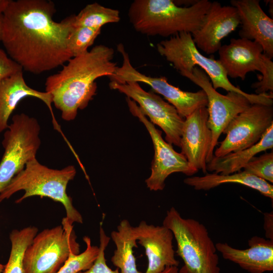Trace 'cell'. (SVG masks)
Masks as SVG:
<instances>
[{
	"label": "cell",
	"instance_id": "obj_10",
	"mask_svg": "<svg viewBox=\"0 0 273 273\" xmlns=\"http://www.w3.org/2000/svg\"><path fill=\"white\" fill-rule=\"evenodd\" d=\"M117 50L122 55L123 62L121 66L118 67L113 75L109 77L111 81L124 83L131 81L149 85L172 105L184 119L196 110L207 106V96L202 89L196 92L182 90L170 84L165 77H154L143 74L131 65L129 55L122 43L118 44Z\"/></svg>",
	"mask_w": 273,
	"mask_h": 273
},
{
	"label": "cell",
	"instance_id": "obj_30",
	"mask_svg": "<svg viewBox=\"0 0 273 273\" xmlns=\"http://www.w3.org/2000/svg\"><path fill=\"white\" fill-rule=\"evenodd\" d=\"M260 73L258 81L251 85L252 88L255 89V94H273V62L264 54Z\"/></svg>",
	"mask_w": 273,
	"mask_h": 273
},
{
	"label": "cell",
	"instance_id": "obj_37",
	"mask_svg": "<svg viewBox=\"0 0 273 273\" xmlns=\"http://www.w3.org/2000/svg\"><path fill=\"white\" fill-rule=\"evenodd\" d=\"M5 265L3 264L0 262V273H4Z\"/></svg>",
	"mask_w": 273,
	"mask_h": 273
},
{
	"label": "cell",
	"instance_id": "obj_3",
	"mask_svg": "<svg viewBox=\"0 0 273 273\" xmlns=\"http://www.w3.org/2000/svg\"><path fill=\"white\" fill-rule=\"evenodd\" d=\"M211 3L198 0L187 7L176 5L173 0H135L129 8L128 16L134 29L148 36L193 34L200 28Z\"/></svg>",
	"mask_w": 273,
	"mask_h": 273
},
{
	"label": "cell",
	"instance_id": "obj_13",
	"mask_svg": "<svg viewBox=\"0 0 273 273\" xmlns=\"http://www.w3.org/2000/svg\"><path fill=\"white\" fill-rule=\"evenodd\" d=\"M126 102L130 112L146 126L153 144L154 156L151 173L145 180L148 188L154 191L163 190L166 179L173 173L181 172L188 176L194 175L184 155L176 152L171 144L163 140L162 132L147 118L136 103L127 97Z\"/></svg>",
	"mask_w": 273,
	"mask_h": 273
},
{
	"label": "cell",
	"instance_id": "obj_9",
	"mask_svg": "<svg viewBox=\"0 0 273 273\" xmlns=\"http://www.w3.org/2000/svg\"><path fill=\"white\" fill-rule=\"evenodd\" d=\"M180 74L200 86L207 96L208 125L212 134L210 148L206 158L207 163L213 158L218 139L228 124L252 104L242 94L229 92L224 95L218 93L213 88L207 75L198 67H194L191 73Z\"/></svg>",
	"mask_w": 273,
	"mask_h": 273
},
{
	"label": "cell",
	"instance_id": "obj_15",
	"mask_svg": "<svg viewBox=\"0 0 273 273\" xmlns=\"http://www.w3.org/2000/svg\"><path fill=\"white\" fill-rule=\"evenodd\" d=\"M240 19L235 7L211 2L200 28L192 34L198 49L208 55L217 52L221 40L240 25Z\"/></svg>",
	"mask_w": 273,
	"mask_h": 273
},
{
	"label": "cell",
	"instance_id": "obj_2",
	"mask_svg": "<svg viewBox=\"0 0 273 273\" xmlns=\"http://www.w3.org/2000/svg\"><path fill=\"white\" fill-rule=\"evenodd\" d=\"M114 54L113 49L97 45L71 58L60 71L46 78L45 91L63 120H74L78 110L87 106L96 94L98 78L113 75L118 67L112 61Z\"/></svg>",
	"mask_w": 273,
	"mask_h": 273
},
{
	"label": "cell",
	"instance_id": "obj_36",
	"mask_svg": "<svg viewBox=\"0 0 273 273\" xmlns=\"http://www.w3.org/2000/svg\"><path fill=\"white\" fill-rule=\"evenodd\" d=\"M3 21V14H0V41H1V39H2Z\"/></svg>",
	"mask_w": 273,
	"mask_h": 273
},
{
	"label": "cell",
	"instance_id": "obj_28",
	"mask_svg": "<svg viewBox=\"0 0 273 273\" xmlns=\"http://www.w3.org/2000/svg\"><path fill=\"white\" fill-rule=\"evenodd\" d=\"M244 171L273 183V152H265L259 157H253L243 168Z\"/></svg>",
	"mask_w": 273,
	"mask_h": 273
},
{
	"label": "cell",
	"instance_id": "obj_27",
	"mask_svg": "<svg viewBox=\"0 0 273 273\" xmlns=\"http://www.w3.org/2000/svg\"><path fill=\"white\" fill-rule=\"evenodd\" d=\"M101 31V28L74 26L68 42L69 49L72 57L79 56L87 51Z\"/></svg>",
	"mask_w": 273,
	"mask_h": 273
},
{
	"label": "cell",
	"instance_id": "obj_29",
	"mask_svg": "<svg viewBox=\"0 0 273 273\" xmlns=\"http://www.w3.org/2000/svg\"><path fill=\"white\" fill-rule=\"evenodd\" d=\"M100 245L98 256L93 264L87 269L78 273H120L118 268L111 269L107 264L105 251L110 242V238L106 234L102 222L99 230Z\"/></svg>",
	"mask_w": 273,
	"mask_h": 273
},
{
	"label": "cell",
	"instance_id": "obj_16",
	"mask_svg": "<svg viewBox=\"0 0 273 273\" xmlns=\"http://www.w3.org/2000/svg\"><path fill=\"white\" fill-rule=\"evenodd\" d=\"M135 238L145 250L148 266L145 273H160L168 266H178L173 248V235L164 225L149 224L141 221L133 226Z\"/></svg>",
	"mask_w": 273,
	"mask_h": 273
},
{
	"label": "cell",
	"instance_id": "obj_18",
	"mask_svg": "<svg viewBox=\"0 0 273 273\" xmlns=\"http://www.w3.org/2000/svg\"><path fill=\"white\" fill-rule=\"evenodd\" d=\"M218 52V60L228 77L244 80L249 72L261 71L263 50L255 41L233 38L229 44L221 45Z\"/></svg>",
	"mask_w": 273,
	"mask_h": 273
},
{
	"label": "cell",
	"instance_id": "obj_25",
	"mask_svg": "<svg viewBox=\"0 0 273 273\" xmlns=\"http://www.w3.org/2000/svg\"><path fill=\"white\" fill-rule=\"evenodd\" d=\"M120 19L118 10L105 7L97 3L87 5L76 15L74 26L101 28L108 23H117Z\"/></svg>",
	"mask_w": 273,
	"mask_h": 273
},
{
	"label": "cell",
	"instance_id": "obj_20",
	"mask_svg": "<svg viewBox=\"0 0 273 273\" xmlns=\"http://www.w3.org/2000/svg\"><path fill=\"white\" fill-rule=\"evenodd\" d=\"M27 97H35L43 102L55 122L52 108L51 95L46 91L40 92L28 86L21 70L0 81V133L8 128L10 117L19 103Z\"/></svg>",
	"mask_w": 273,
	"mask_h": 273
},
{
	"label": "cell",
	"instance_id": "obj_4",
	"mask_svg": "<svg viewBox=\"0 0 273 273\" xmlns=\"http://www.w3.org/2000/svg\"><path fill=\"white\" fill-rule=\"evenodd\" d=\"M76 174L73 165H68L61 169H53L41 164L35 158L29 161L0 193V203L9 199L17 192L23 190L24 195L15 203H20L32 196L47 197L64 206L66 217L70 223H82V217L74 207L72 199L66 191L69 182L74 179Z\"/></svg>",
	"mask_w": 273,
	"mask_h": 273
},
{
	"label": "cell",
	"instance_id": "obj_11",
	"mask_svg": "<svg viewBox=\"0 0 273 273\" xmlns=\"http://www.w3.org/2000/svg\"><path fill=\"white\" fill-rule=\"evenodd\" d=\"M273 125V106L251 104L239 113L223 131L226 134L213 152L216 157L240 151L256 144Z\"/></svg>",
	"mask_w": 273,
	"mask_h": 273
},
{
	"label": "cell",
	"instance_id": "obj_5",
	"mask_svg": "<svg viewBox=\"0 0 273 273\" xmlns=\"http://www.w3.org/2000/svg\"><path fill=\"white\" fill-rule=\"evenodd\" d=\"M157 50L180 73H191L194 67H199L207 75L214 89L222 88L228 92L242 94L252 104L273 105L272 95L249 94L233 85L218 60L202 55L190 33L181 32L160 41L157 44Z\"/></svg>",
	"mask_w": 273,
	"mask_h": 273
},
{
	"label": "cell",
	"instance_id": "obj_1",
	"mask_svg": "<svg viewBox=\"0 0 273 273\" xmlns=\"http://www.w3.org/2000/svg\"><path fill=\"white\" fill-rule=\"evenodd\" d=\"M56 11L49 0H11L3 14L1 42L23 71L40 74L73 58L68 42L75 15L58 22Z\"/></svg>",
	"mask_w": 273,
	"mask_h": 273
},
{
	"label": "cell",
	"instance_id": "obj_7",
	"mask_svg": "<svg viewBox=\"0 0 273 273\" xmlns=\"http://www.w3.org/2000/svg\"><path fill=\"white\" fill-rule=\"evenodd\" d=\"M80 245L66 217L62 224L37 234L23 257L24 273H55L71 254L80 253Z\"/></svg>",
	"mask_w": 273,
	"mask_h": 273
},
{
	"label": "cell",
	"instance_id": "obj_14",
	"mask_svg": "<svg viewBox=\"0 0 273 273\" xmlns=\"http://www.w3.org/2000/svg\"><path fill=\"white\" fill-rule=\"evenodd\" d=\"M208 118L205 107L196 110L184 119L180 148L194 174L200 170L205 174L207 172L206 158L212 137Z\"/></svg>",
	"mask_w": 273,
	"mask_h": 273
},
{
	"label": "cell",
	"instance_id": "obj_22",
	"mask_svg": "<svg viewBox=\"0 0 273 273\" xmlns=\"http://www.w3.org/2000/svg\"><path fill=\"white\" fill-rule=\"evenodd\" d=\"M273 148V125L270 126L260 140L251 147L224 156H213L207 163V171L220 174H229L241 171L258 153Z\"/></svg>",
	"mask_w": 273,
	"mask_h": 273
},
{
	"label": "cell",
	"instance_id": "obj_19",
	"mask_svg": "<svg viewBox=\"0 0 273 273\" xmlns=\"http://www.w3.org/2000/svg\"><path fill=\"white\" fill-rule=\"evenodd\" d=\"M249 248L239 249L226 243H217L216 249L225 259L238 264L250 273L273 270V240L254 236L248 241Z\"/></svg>",
	"mask_w": 273,
	"mask_h": 273
},
{
	"label": "cell",
	"instance_id": "obj_8",
	"mask_svg": "<svg viewBox=\"0 0 273 273\" xmlns=\"http://www.w3.org/2000/svg\"><path fill=\"white\" fill-rule=\"evenodd\" d=\"M40 130L35 118L24 113L13 116L2 142L4 153L0 161V193L36 158L41 144Z\"/></svg>",
	"mask_w": 273,
	"mask_h": 273
},
{
	"label": "cell",
	"instance_id": "obj_31",
	"mask_svg": "<svg viewBox=\"0 0 273 273\" xmlns=\"http://www.w3.org/2000/svg\"><path fill=\"white\" fill-rule=\"evenodd\" d=\"M21 70L22 68L0 48V81Z\"/></svg>",
	"mask_w": 273,
	"mask_h": 273
},
{
	"label": "cell",
	"instance_id": "obj_34",
	"mask_svg": "<svg viewBox=\"0 0 273 273\" xmlns=\"http://www.w3.org/2000/svg\"><path fill=\"white\" fill-rule=\"evenodd\" d=\"M11 0H0V14H3Z\"/></svg>",
	"mask_w": 273,
	"mask_h": 273
},
{
	"label": "cell",
	"instance_id": "obj_6",
	"mask_svg": "<svg viewBox=\"0 0 273 273\" xmlns=\"http://www.w3.org/2000/svg\"><path fill=\"white\" fill-rule=\"evenodd\" d=\"M162 225L172 232L176 253L184 262L178 273H220L215 245L203 224L183 217L172 207L167 211Z\"/></svg>",
	"mask_w": 273,
	"mask_h": 273
},
{
	"label": "cell",
	"instance_id": "obj_26",
	"mask_svg": "<svg viewBox=\"0 0 273 273\" xmlns=\"http://www.w3.org/2000/svg\"><path fill=\"white\" fill-rule=\"evenodd\" d=\"M83 240L86 249L78 254H71L64 264L55 273H78L88 269L97 259L99 248L93 245L88 236H84Z\"/></svg>",
	"mask_w": 273,
	"mask_h": 273
},
{
	"label": "cell",
	"instance_id": "obj_17",
	"mask_svg": "<svg viewBox=\"0 0 273 273\" xmlns=\"http://www.w3.org/2000/svg\"><path fill=\"white\" fill-rule=\"evenodd\" d=\"M240 19V38L255 41L262 48L263 54L273 57V19L261 8L259 0H232Z\"/></svg>",
	"mask_w": 273,
	"mask_h": 273
},
{
	"label": "cell",
	"instance_id": "obj_33",
	"mask_svg": "<svg viewBox=\"0 0 273 273\" xmlns=\"http://www.w3.org/2000/svg\"><path fill=\"white\" fill-rule=\"evenodd\" d=\"M179 270L177 266H171L166 267L160 273H178Z\"/></svg>",
	"mask_w": 273,
	"mask_h": 273
},
{
	"label": "cell",
	"instance_id": "obj_32",
	"mask_svg": "<svg viewBox=\"0 0 273 273\" xmlns=\"http://www.w3.org/2000/svg\"><path fill=\"white\" fill-rule=\"evenodd\" d=\"M264 228L265 231L266 239L273 240L272 235V213H267L264 214Z\"/></svg>",
	"mask_w": 273,
	"mask_h": 273
},
{
	"label": "cell",
	"instance_id": "obj_12",
	"mask_svg": "<svg viewBox=\"0 0 273 273\" xmlns=\"http://www.w3.org/2000/svg\"><path fill=\"white\" fill-rule=\"evenodd\" d=\"M109 87L138 103L142 112L149 117L150 121L163 130L166 142L180 147L185 119L172 105L159 95L145 90L136 82L128 81L118 83L111 81Z\"/></svg>",
	"mask_w": 273,
	"mask_h": 273
},
{
	"label": "cell",
	"instance_id": "obj_23",
	"mask_svg": "<svg viewBox=\"0 0 273 273\" xmlns=\"http://www.w3.org/2000/svg\"><path fill=\"white\" fill-rule=\"evenodd\" d=\"M116 249L111 257L112 263L120 273H142L138 268L133 248L138 247L133 226L127 219L121 220L116 231L111 233Z\"/></svg>",
	"mask_w": 273,
	"mask_h": 273
},
{
	"label": "cell",
	"instance_id": "obj_35",
	"mask_svg": "<svg viewBox=\"0 0 273 273\" xmlns=\"http://www.w3.org/2000/svg\"><path fill=\"white\" fill-rule=\"evenodd\" d=\"M266 2L265 3L267 4V5L269 6V12L271 15V18H272V15H273V1L272 0H267L265 1Z\"/></svg>",
	"mask_w": 273,
	"mask_h": 273
},
{
	"label": "cell",
	"instance_id": "obj_21",
	"mask_svg": "<svg viewBox=\"0 0 273 273\" xmlns=\"http://www.w3.org/2000/svg\"><path fill=\"white\" fill-rule=\"evenodd\" d=\"M184 182L196 190L205 191L224 184H239L255 190L271 200L273 199L272 185L244 170L226 175L207 173L203 176L188 177Z\"/></svg>",
	"mask_w": 273,
	"mask_h": 273
},
{
	"label": "cell",
	"instance_id": "obj_24",
	"mask_svg": "<svg viewBox=\"0 0 273 273\" xmlns=\"http://www.w3.org/2000/svg\"><path fill=\"white\" fill-rule=\"evenodd\" d=\"M37 232L36 227L29 226L21 230H13L11 232V249L4 273H24V254Z\"/></svg>",
	"mask_w": 273,
	"mask_h": 273
}]
</instances>
